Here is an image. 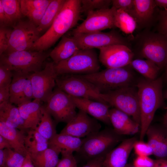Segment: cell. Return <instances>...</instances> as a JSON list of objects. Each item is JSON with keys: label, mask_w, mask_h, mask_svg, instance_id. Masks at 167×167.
I'll return each mask as SVG.
<instances>
[{"label": "cell", "mask_w": 167, "mask_h": 167, "mask_svg": "<svg viewBox=\"0 0 167 167\" xmlns=\"http://www.w3.org/2000/svg\"><path fill=\"white\" fill-rule=\"evenodd\" d=\"M81 13L80 0H66L50 28L41 36L30 50L45 51L76 25Z\"/></svg>", "instance_id": "6da1fadb"}, {"label": "cell", "mask_w": 167, "mask_h": 167, "mask_svg": "<svg viewBox=\"0 0 167 167\" xmlns=\"http://www.w3.org/2000/svg\"><path fill=\"white\" fill-rule=\"evenodd\" d=\"M136 86L140 117L139 140H143L156 112L163 103L162 81L161 78L141 79Z\"/></svg>", "instance_id": "7a4b0ae2"}, {"label": "cell", "mask_w": 167, "mask_h": 167, "mask_svg": "<svg viewBox=\"0 0 167 167\" xmlns=\"http://www.w3.org/2000/svg\"><path fill=\"white\" fill-rule=\"evenodd\" d=\"M130 49L142 58L148 60L161 69L167 65V36L158 32L145 29L132 40Z\"/></svg>", "instance_id": "3957f363"}, {"label": "cell", "mask_w": 167, "mask_h": 167, "mask_svg": "<svg viewBox=\"0 0 167 167\" xmlns=\"http://www.w3.org/2000/svg\"><path fill=\"white\" fill-rule=\"evenodd\" d=\"M130 65L124 67L107 68L93 73L77 75L94 85L101 93L132 86L134 79Z\"/></svg>", "instance_id": "277c9868"}, {"label": "cell", "mask_w": 167, "mask_h": 167, "mask_svg": "<svg viewBox=\"0 0 167 167\" xmlns=\"http://www.w3.org/2000/svg\"><path fill=\"white\" fill-rule=\"evenodd\" d=\"M99 61L93 49H80L69 58L55 63V69L58 76L91 74L99 71Z\"/></svg>", "instance_id": "5b68a950"}, {"label": "cell", "mask_w": 167, "mask_h": 167, "mask_svg": "<svg viewBox=\"0 0 167 167\" xmlns=\"http://www.w3.org/2000/svg\"><path fill=\"white\" fill-rule=\"evenodd\" d=\"M49 54L32 50L3 53L0 55V65L12 71L31 74L41 70L42 64Z\"/></svg>", "instance_id": "8992f818"}, {"label": "cell", "mask_w": 167, "mask_h": 167, "mask_svg": "<svg viewBox=\"0 0 167 167\" xmlns=\"http://www.w3.org/2000/svg\"><path fill=\"white\" fill-rule=\"evenodd\" d=\"M121 136L113 129L100 131L83 139L78 152L88 160L105 156L121 141Z\"/></svg>", "instance_id": "52a82bcc"}, {"label": "cell", "mask_w": 167, "mask_h": 167, "mask_svg": "<svg viewBox=\"0 0 167 167\" xmlns=\"http://www.w3.org/2000/svg\"><path fill=\"white\" fill-rule=\"evenodd\" d=\"M101 97L109 105L131 116L140 125V117L137 88L130 86L101 93Z\"/></svg>", "instance_id": "ba28073f"}, {"label": "cell", "mask_w": 167, "mask_h": 167, "mask_svg": "<svg viewBox=\"0 0 167 167\" xmlns=\"http://www.w3.org/2000/svg\"><path fill=\"white\" fill-rule=\"evenodd\" d=\"M12 26L8 47L4 53L30 50L41 36L37 27L29 20H20Z\"/></svg>", "instance_id": "9c48e42d"}, {"label": "cell", "mask_w": 167, "mask_h": 167, "mask_svg": "<svg viewBox=\"0 0 167 167\" xmlns=\"http://www.w3.org/2000/svg\"><path fill=\"white\" fill-rule=\"evenodd\" d=\"M55 81L57 87L72 96L106 103L102 99L101 93L97 88L78 75H71L61 78L58 77Z\"/></svg>", "instance_id": "30bf717a"}, {"label": "cell", "mask_w": 167, "mask_h": 167, "mask_svg": "<svg viewBox=\"0 0 167 167\" xmlns=\"http://www.w3.org/2000/svg\"><path fill=\"white\" fill-rule=\"evenodd\" d=\"M46 103L45 109L58 122L67 123L77 113L72 96L58 87L53 90Z\"/></svg>", "instance_id": "8fae6325"}, {"label": "cell", "mask_w": 167, "mask_h": 167, "mask_svg": "<svg viewBox=\"0 0 167 167\" xmlns=\"http://www.w3.org/2000/svg\"><path fill=\"white\" fill-rule=\"evenodd\" d=\"M80 49H100L109 45L120 44L130 48V42L128 39L119 32L112 30L109 32L101 31L73 35Z\"/></svg>", "instance_id": "7c38bea8"}, {"label": "cell", "mask_w": 167, "mask_h": 167, "mask_svg": "<svg viewBox=\"0 0 167 167\" xmlns=\"http://www.w3.org/2000/svg\"><path fill=\"white\" fill-rule=\"evenodd\" d=\"M53 62L46 63L44 69L30 74L34 99L47 102L51 95L58 77Z\"/></svg>", "instance_id": "4fadbf2b"}, {"label": "cell", "mask_w": 167, "mask_h": 167, "mask_svg": "<svg viewBox=\"0 0 167 167\" xmlns=\"http://www.w3.org/2000/svg\"><path fill=\"white\" fill-rule=\"evenodd\" d=\"M115 9L113 7L107 9L89 12L86 19L72 31V35L100 32L115 27L113 15Z\"/></svg>", "instance_id": "5bb4252c"}, {"label": "cell", "mask_w": 167, "mask_h": 167, "mask_svg": "<svg viewBox=\"0 0 167 167\" xmlns=\"http://www.w3.org/2000/svg\"><path fill=\"white\" fill-rule=\"evenodd\" d=\"M99 59L107 68L123 67L129 65L134 54L128 46L116 44L99 49Z\"/></svg>", "instance_id": "9a60e30c"}, {"label": "cell", "mask_w": 167, "mask_h": 167, "mask_svg": "<svg viewBox=\"0 0 167 167\" xmlns=\"http://www.w3.org/2000/svg\"><path fill=\"white\" fill-rule=\"evenodd\" d=\"M97 120L79 110L75 117L61 131V134L81 138L100 131L101 126Z\"/></svg>", "instance_id": "2e32d148"}, {"label": "cell", "mask_w": 167, "mask_h": 167, "mask_svg": "<svg viewBox=\"0 0 167 167\" xmlns=\"http://www.w3.org/2000/svg\"><path fill=\"white\" fill-rule=\"evenodd\" d=\"M154 0H134V6L129 13L135 20L137 28H147L156 20L157 11Z\"/></svg>", "instance_id": "e0dca14e"}, {"label": "cell", "mask_w": 167, "mask_h": 167, "mask_svg": "<svg viewBox=\"0 0 167 167\" xmlns=\"http://www.w3.org/2000/svg\"><path fill=\"white\" fill-rule=\"evenodd\" d=\"M135 137L125 139L105 156L104 167H125L127 163L129 155L137 141Z\"/></svg>", "instance_id": "ac0fdd59"}, {"label": "cell", "mask_w": 167, "mask_h": 167, "mask_svg": "<svg viewBox=\"0 0 167 167\" xmlns=\"http://www.w3.org/2000/svg\"><path fill=\"white\" fill-rule=\"evenodd\" d=\"M72 97L76 108L105 124L110 123L109 105L89 99Z\"/></svg>", "instance_id": "d6986e66"}, {"label": "cell", "mask_w": 167, "mask_h": 167, "mask_svg": "<svg viewBox=\"0 0 167 167\" xmlns=\"http://www.w3.org/2000/svg\"><path fill=\"white\" fill-rule=\"evenodd\" d=\"M146 135L147 142L151 147L156 159L167 160V130L158 126L150 125Z\"/></svg>", "instance_id": "ffe728a7"}, {"label": "cell", "mask_w": 167, "mask_h": 167, "mask_svg": "<svg viewBox=\"0 0 167 167\" xmlns=\"http://www.w3.org/2000/svg\"><path fill=\"white\" fill-rule=\"evenodd\" d=\"M109 118L113 130L121 135H133L140 129L139 124L128 115L116 108L110 109Z\"/></svg>", "instance_id": "44dd1931"}, {"label": "cell", "mask_w": 167, "mask_h": 167, "mask_svg": "<svg viewBox=\"0 0 167 167\" xmlns=\"http://www.w3.org/2000/svg\"><path fill=\"white\" fill-rule=\"evenodd\" d=\"M41 102L34 99L31 101L18 105L21 116L24 121V128L36 130L41 117Z\"/></svg>", "instance_id": "7402d4cb"}, {"label": "cell", "mask_w": 167, "mask_h": 167, "mask_svg": "<svg viewBox=\"0 0 167 167\" xmlns=\"http://www.w3.org/2000/svg\"><path fill=\"white\" fill-rule=\"evenodd\" d=\"M83 141V139L57 133L49 140V147L56 150L62 155L73 154L74 152H79Z\"/></svg>", "instance_id": "603a6c76"}, {"label": "cell", "mask_w": 167, "mask_h": 167, "mask_svg": "<svg viewBox=\"0 0 167 167\" xmlns=\"http://www.w3.org/2000/svg\"><path fill=\"white\" fill-rule=\"evenodd\" d=\"M52 0H20L23 15L27 17L37 27L39 24L45 11Z\"/></svg>", "instance_id": "cb8c5ba5"}, {"label": "cell", "mask_w": 167, "mask_h": 167, "mask_svg": "<svg viewBox=\"0 0 167 167\" xmlns=\"http://www.w3.org/2000/svg\"><path fill=\"white\" fill-rule=\"evenodd\" d=\"M80 49L74 37L63 35L57 45L50 53L49 56L55 64L66 60Z\"/></svg>", "instance_id": "d4e9b609"}, {"label": "cell", "mask_w": 167, "mask_h": 167, "mask_svg": "<svg viewBox=\"0 0 167 167\" xmlns=\"http://www.w3.org/2000/svg\"><path fill=\"white\" fill-rule=\"evenodd\" d=\"M0 135L8 141L13 150L25 156L28 154L25 146L24 131L9 126L0 122Z\"/></svg>", "instance_id": "484cf974"}, {"label": "cell", "mask_w": 167, "mask_h": 167, "mask_svg": "<svg viewBox=\"0 0 167 167\" xmlns=\"http://www.w3.org/2000/svg\"><path fill=\"white\" fill-rule=\"evenodd\" d=\"M0 122L7 126L24 131V121L17 107L10 101L0 104Z\"/></svg>", "instance_id": "4316f807"}, {"label": "cell", "mask_w": 167, "mask_h": 167, "mask_svg": "<svg viewBox=\"0 0 167 167\" xmlns=\"http://www.w3.org/2000/svg\"><path fill=\"white\" fill-rule=\"evenodd\" d=\"M26 149L30 156L37 154L49 148V140L36 130L30 129L25 139Z\"/></svg>", "instance_id": "83f0119b"}, {"label": "cell", "mask_w": 167, "mask_h": 167, "mask_svg": "<svg viewBox=\"0 0 167 167\" xmlns=\"http://www.w3.org/2000/svg\"><path fill=\"white\" fill-rule=\"evenodd\" d=\"M13 71L11 82L9 87L10 101L18 105L24 103L23 92L25 82L30 74Z\"/></svg>", "instance_id": "f1b7e54d"}, {"label": "cell", "mask_w": 167, "mask_h": 167, "mask_svg": "<svg viewBox=\"0 0 167 167\" xmlns=\"http://www.w3.org/2000/svg\"><path fill=\"white\" fill-rule=\"evenodd\" d=\"M66 0H52L47 7L44 14L37 27L41 33L50 28L63 7Z\"/></svg>", "instance_id": "f546056e"}, {"label": "cell", "mask_w": 167, "mask_h": 167, "mask_svg": "<svg viewBox=\"0 0 167 167\" xmlns=\"http://www.w3.org/2000/svg\"><path fill=\"white\" fill-rule=\"evenodd\" d=\"M60 153L49 147L44 151L30 156L34 167H56L59 160Z\"/></svg>", "instance_id": "4dcf8cb0"}, {"label": "cell", "mask_w": 167, "mask_h": 167, "mask_svg": "<svg viewBox=\"0 0 167 167\" xmlns=\"http://www.w3.org/2000/svg\"><path fill=\"white\" fill-rule=\"evenodd\" d=\"M130 65L146 79L151 80L157 79L161 70L154 63L147 59H133Z\"/></svg>", "instance_id": "1f68e13d"}, {"label": "cell", "mask_w": 167, "mask_h": 167, "mask_svg": "<svg viewBox=\"0 0 167 167\" xmlns=\"http://www.w3.org/2000/svg\"><path fill=\"white\" fill-rule=\"evenodd\" d=\"M113 20L115 27L126 34H132L137 28V23L134 18L121 9H115Z\"/></svg>", "instance_id": "d6a6232c"}, {"label": "cell", "mask_w": 167, "mask_h": 167, "mask_svg": "<svg viewBox=\"0 0 167 167\" xmlns=\"http://www.w3.org/2000/svg\"><path fill=\"white\" fill-rule=\"evenodd\" d=\"M51 116L46 110L45 106L42 105L40 121L36 130L48 140L57 134L55 126Z\"/></svg>", "instance_id": "836d02e7"}, {"label": "cell", "mask_w": 167, "mask_h": 167, "mask_svg": "<svg viewBox=\"0 0 167 167\" xmlns=\"http://www.w3.org/2000/svg\"><path fill=\"white\" fill-rule=\"evenodd\" d=\"M5 12L12 26L21 20L23 15L21 11L20 0H1Z\"/></svg>", "instance_id": "e575fe53"}, {"label": "cell", "mask_w": 167, "mask_h": 167, "mask_svg": "<svg viewBox=\"0 0 167 167\" xmlns=\"http://www.w3.org/2000/svg\"><path fill=\"white\" fill-rule=\"evenodd\" d=\"M81 12L87 15L89 12L109 9L111 0H81Z\"/></svg>", "instance_id": "d590c367"}, {"label": "cell", "mask_w": 167, "mask_h": 167, "mask_svg": "<svg viewBox=\"0 0 167 167\" xmlns=\"http://www.w3.org/2000/svg\"><path fill=\"white\" fill-rule=\"evenodd\" d=\"M6 157L4 167H22L25 157L12 149H6Z\"/></svg>", "instance_id": "8d00e7d4"}, {"label": "cell", "mask_w": 167, "mask_h": 167, "mask_svg": "<svg viewBox=\"0 0 167 167\" xmlns=\"http://www.w3.org/2000/svg\"><path fill=\"white\" fill-rule=\"evenodd\" d=\"M133 149L137 156H149L153 155L152 150L150 145L143 140H137Z\"/></svg>", "instance_id": "74e56055"}, {"label": "cell", "mask_w": 167, "mask_h": 167, "mask_svg": "<svg viewBox=\"0 0 167 167\" xmlns=\"http://www.w3.org/2000/svg\"><path fill=\"white\" fill-rule=\"evenodd\" d=\"M12 29L6 27H0V55L6 50Z\"/></svg>", "instance_id": "f35d334b"}, {"label": "cell", "mask_w": 167, "mask_h": 167, "mask_svg": "<svg viewBox=\"0 0 167 167\" xmlns=\"http://www.w3.org/2000/svg\"><path fill=\"white\" fill-rule=\"evenodd\" d=\"M156 21L157 32L167 36V9L159 11Z\"/></svg>", "instance_id": "ab89813d"}, {"label": "cell", "mask_w": 167, "mask_h": 167, "mask_svg": "<svg viewBox=\"0 0 167 167\" xmlns=\"http://www.w3.org/2000/svg\"><path fill=\"white\" fill-rule=\"evenodd\" d=\"M13 76L12 71L0 65V88L10 86Z\"/></svg>", "instance_id": "60d3db41"}, {"label": "cell", "mask_w": 167, "mask_h": 167, "mask_svg": "<svg viewBox=\"0 0 167 167\" xmlns=\"http://www.w3.org/2000/svg\"><path fill=\"white\" fill-rule=\"evenodd\" d=\"M112 7L116 9H121L129 14L134 6V0H112Z\"/></svg>", "instance_id": "b9f144b4"}, {"label": "cell", "mask_w": 167, "mask_h": 167, "mask_svg": "<svg viewBox=\"0 0 167 167\" xmlns=\"http://www.w3.org/2000/svg\"><path fill=\"white\" fill-rule=\"evenodd\" d=\"M30 74L27 77L24 85L23 92L24 103L31 101L32 99H34L33 89L30 76Z\"/></svg>", "instance_id": "7bdbcfd3"}, {"label": "cell", "mask_w": 167, "mask_h": 167, "mask_svg": "<svg viewBox=\"0 0 167 167\" xmlns=\"http://www.w3.org/2000/svg\"><path fill=\"white\" fill-rule=\"evenodd\" d=\"M56 167H78L76 160L73 154L62 155Z\"/></svg>", "instance_id": "ee69618b"}, {"label": "cell", "mask_w": 167, "mask_h": 167, "mask_svg": "<svg viewBox=\"0 0 167 167\" xmlns=\"http://www.w3.org/2000/svg\"><path fill=\"white\" fill-rule=\"evenodd\" d=\"M154 160L149 156H137L133 164L135 167H152Z\"/></svg>", "instance_id": "f6af8a7d"}, {"label": "cell", "mask_w": 167, "mask_h": 167, "mask_svg": "<svg viewBox=\"0 0 167 167\" xmlns=\"http://www.w3.org/2000/svg\"><path fill=\"white\" fill-rule=\"evenodd\" d=\"M105 156L89 160L86 164L82 167H104V161Z\"/></svg>", "instance_id": "bcb514c9"}, {"label": "cell", "mask_w": 167, "mask_h": 167, "mask_svg": "<svg viewBox=\"0 0 167 167\" xmlns=\"http://www.w3.org/2000/svg\"><path fill=\"white\" fill-rule=\"evenodd\" d=\"M0 25L7 27L11 26V24L5 12L2 2L0 0Z\"/></svg>", "instance_id": "7dc6e473"}, {"label": "cell", "mask_w": 167, "mask_h": 167, "mask_svg": "<svg viewBox=\"0 0 167 167\" xmlns=\"http://www.w3.org/2000/svg\"><path fill=\"white\" fill-rule=\"evenodd\" d=\"M10 86L0 88V104L10 101Z\"/></svg>", "instance_id": "c3c4849f"}, {"label": "cell", "mask_w": 167, "mask_h": 167, "mask_svg": "<svg viewBox=\"0 0 167 167\" xmlns=\"http://www.w3.org/2000/svg\"><path fill=\"white\" fill-rule=\"evenodd\" d=\"M11 148L8 141L3 136L0 135V149Z\"/></svg>", "instance_id": "681fc988"}, {"label": "cell", "mask_w": 167, "mask_h": 167, "mask_svg": "<svg viewBox=\"0 0 167 167\" xmlns=\"http://www.w3.org/2000/svg\"><path fill=\"white\" fill-rule=\"evenodd\" d=\"M152 167H167V160L162 159L154 160Z\"/></svg>", "instance_id": "f907efd6"}, {"label": "cell", "mask_w": 167, "mask_h": 167, "mask_svg": "<svg viewBox=\"0 0 167 167\" xmlns=\"http://www.w3.org/2000/svg\"><path fill=\"white\" fill-rule=\"evenodd\" d=\"M6 157V149H0V167H4Z\"/></svg>", "instance_id": "816d5d0a"}, {"label": "cell", "mask_w": 167, "mask_h": 167, "mask_svg": "<svg viewBox=\"0 0 167 167\" xmlns=\"http://www.w3.org/2000/svg\"><path fill=\"white\" fill-rule=\"evenodd\" d=\"M22 167H34L30 155L28 154L25 158Z\"/></svg>", "instance_id": "f5cc1de1"}, {"label": "cell", "mask_w": 167, "mask_h": 167, "mask_svg": "<svg viewBox=\"0 0 167 167\" xmlns=\"http://www.w3.org/2000/svg\"><path fill=\"white\" fill-rule=\"evenodd\" d=\"M155 4L157 7L167 9V0H154Z\"/></svg>", "instance_id": "db71d44e"}, {"label": "cell", "mask_w": 167, "mask_h": 167, "mask_svg": "<svg viewBox=\"0 0 167 167\" xmlns=\"http://www.w3.org/2000/svg\"><path fill=\"white\" fill-rule=\"evenodd\" d=\"M164 122L165 126V127L167 130V117L165 116Z\"/></svg>", "instance_id": "11a10c76"}, {"label": "cell", "mask_w": 167, "mask_h": 167, "mask_svg": "<svg viewBox=\"0 0 167 167\" xmlns=\"http://www.w3.org/2000/svg\"><path fill=\"white\" fill-rule=\"evenodd\" d=\"M125 167H135L133 164H127Z\"/></svg>", "instance_id": "9f6ffc18"}, {"label": "cell", "mask_w": 167, "mask_h": 167, "mask_svg": "<svg viewBox=\"0 0 167 167\" xmlns=\"http://www.w3.org/2000/svg\"><path fill=\"white\" fill-rule=\"evenodd\" d=\"M166 109H167V112H166V113L165 114V117H167V107H166Z\"/></svg>", "instance_id": "6f0895ef"}, {"label": "cell", "mask_w": 167, "mask_h": 167, "mask_svg": "<svg viewBox=\"0 0 167 167\" xmlns=\"http://www.w3.org/2000/svg\"><path fill=\"white\" fill-rule=\"evenodd\" d=\"M166 98L167 99V93H166Z\"/></svg>", "instance_id": "680465c9"}, {"label": "cell", "mask_w": 167, "mask_h": 167, "mask_svg": "<svg viewBox=\"0 0 167 167\" xmlns=\"http://www.w3.org/2000/svg\"><path fill=\"white\" fill-rule=\"evenodd\" d=\"M166 67L167 68V65H166Z\"/></svg>", "instance_id": "91938a15"}]
</instances>
